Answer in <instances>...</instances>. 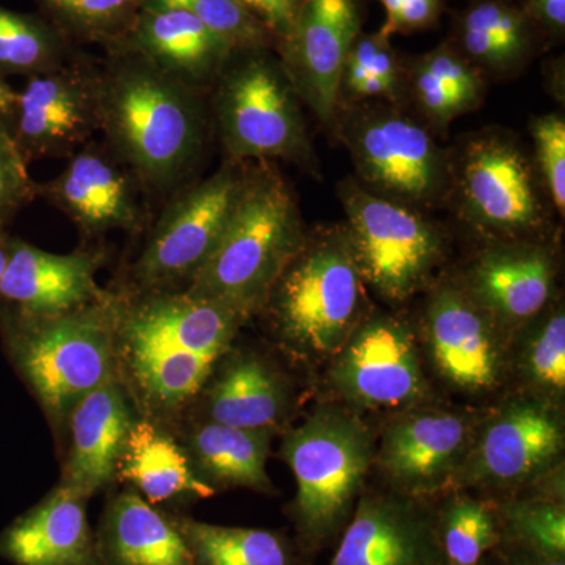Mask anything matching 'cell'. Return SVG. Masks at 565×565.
I'll use <instances>...</instances> for the list:
<instances>
[{
  "label": "cell",
  "mask_w": 565,
  "mask_h": 565,
  "mask_svg": "<svg viewBox=\"0 0 565 565\" xmlns=\"http://www.w3.org/2000/svg\"><path fill=\"white\" fill-rule=\"evenodd\" d=\"M207 96L132 54H107L99 85V131L145 192H177L202 159Z\"/></svg>",
  "instance_id": "cell-2"
},
{
  "label": "cell",
  "mask_w": 565,
  "mask_h": 565,
  "mask_svg": "<svg viewBox=\"0 0 565 565\" xmlns=\"http://www.w3.org/2000/svg\"><path fill=\"white\" fill-rule=\"evenodd\" d=\"M136 416L114 374L87 394L66 424L58 484L87 500L114 489L118 457Z\"/></svg>",
  "instance_id": "cell-23"
},
{
  "label": "cell",
  "mask_w": 565,
  "mask_h": 565,
  "mask_svg": "<svg viewBox=\"0 0 565 565\" xmlns=\"http://www.w3.org/2000/svg\"><path fill=\"white\" fill-rule=\"evenodd\" d=\"M237 2L262 22L277 44L285 39L286 33L291 31L303 0H237Z\"/></svg>",
  "instance_id": "cell-42"
},
{
  "label": "cell",
  "mask_w": 565,
  "mask_h": 565,
  "mask_svg": "<svg viewBox=\"0 0 565 565\" xmlns=\"http://www.w3.org/2000/svg\"><path fill=\"white\" fill-rule=\"evenodd\" d=\"M526 377L537 388L550 394L564 393L565 388V315L556 308L531 333L523 355Z\"/></svg>",
  "instance_id": "cell-38"
},
{
  "label": "cell",
  "mask_w": 565,
  "mask_h": 565,
  "mask_svg": "<svg viewBox=\"0 0 565 565\" xmlns=\"http://www.w3.org/2000/svg\"><path fill=\"white\" fill-rule=\"evenodd\" d=\"M534 21L546 43H559L565 36V0H516Z\"/></svg>",
  "instance_id": "cell-43"
},
{
  "label": "cell",
  "mask_w": 565,
  "mask_h": 565,
  "mask_svg": "<svg viewBox=\"0 0 565 565\" xmlns=\"http://www.w3.org/2000/svg\"><path fill=\"white\" fill-rule=\"evenodd\" d=\"M0 341L62 441L74 407L114 374L111 291L103 302L66 315L0 316Z\"/></svg>",
  "instance_id": "cell-5"
},
{
  "label": "cell",
  "mask_w": 565,
  "mask_h": 565,
  "mask_svg": "<svg viewBox=\"0 0 565 565\" xmlns=\"http://www.w3.org/2000/svg\"><path fill=\"white\" fill-rule=\"evenodd\" d=\"M333 126L367 192L424 212L451 191L452 159L433 129L399 104L343 107Z\"/></svg>",
  "instance_id": "cell-8"
},
{
  "label": "cell",
  "mask_w": 565,
  "mask_h": 565,
  "mask_svg": "<svg viewBox=\"0 0 565 565\" xmlns=\"http://www.w3.org/2000/svg\"><path fill=\"white\" fill-rule=\"evenodd\" d=\"M109 289L114 375L137 415L173 429L245 321L184 289Z\"/></svg>",
  "instance_id": "cell-1"
},
{
  "label": "cell",
  "mask_w": 565,
  "mask_h": 565,
  "mask_svg": "<svg viewBox=\"0 0 565 565\" xmlns=\"http://www.w3.org/2000/svg\"><path fill=\"white\" fill-rule=\"evenodd\" d=\"M95 534L102 565H195L174 515L129 487L110 492Z\"/></svg>",
  "instance_id": "cell-27"
},
{
  "label": "cell",
  "mask_w": 565,
  "mask_h": 565,
  "mask_svg": "<svg viewBox=\"0 0 565 565\" xmlns=\"http://www.w3.org/2000/svg\"><path fill=\"white\" fill-rule=\"evenodd\" d=\"M334 392L364 411L412 408L426 394L411 329L392 316H366L333 356Z\"/></svg>",
  "instance_id": "cell-13"
},
{
  "label": "cell",
  "mask_w": 565,
  "mask_h": 565,
  "mask_svg": "<svg viewBox=\"0 0 565 565\" xmlns=\"http://www.w3.org/2000/svg\"><path fill=\"white\" fill-rule=\"evenodd\" d=\"M498 516L501 544L552 559H564L565 511L559 501L552 498L512 500L501 508Z\"/></svg>",
  "instance_id": "cell-36"
},
{
  "label": "cell",
  "mask_w": 565,
  "mask_h": 565,
  "mask_svg": "<svg viewBox=\"0 0 565 565\" xmlns=\"http://www.w3.org/2000/svg\"><path fill=\"white\" fill-rule=\"evenodd\" d=\"M115 484L136 490L145 501L170 514H182V508L215 494L196 478L172 430L139 415L118 457Z\"/></svg>",
  "instance_id": "cell-26"
},
{
  "label": "cell",
  "mask_w": 565,
  "mask_h": 565,
  "mask_svg": "<svg viewBox=\"0 0 565 565\" xmlns=\"http://www.w3.org/2000/svg\"><path fill=\"white\" fill-rule=\"evenodd\" d=\"M148 3L189 11L233 52L275 50L273 35L237 0H150Z\"/></svg>",
  "instance_id": "cell-37"
},
{
  "label": "cell",
  "mask_w": 565,
  "mask_h": 565,
  "mask_svg": "<svg viewBox=\"0 0 565 565\" xmlns=\"http://www.w3.org/2000/svg\"><path fill=\"white\" fill-rule=\"evenodd\" d=\"M362 25V0H303L291 31L275 44L300 102L326 126L337 118L345 58Z\"/></svg>",
  "instance_id": "cell-14"
},
{
  "label": "cell",
  "mask_w": 565,
  "mask_h": 565,
  "mask_svg": "<svg viewBox=\"0 0 565 565\" xmlns=\"http://www.w3.org/2000/svg\"><path fill=\"white\" fill-rule=\"evenodd\" d=\"M79 52L43 14L0 7V77L41 76L66 65Z\"/></svg>",
  "instance_id": "cell-32"
},
{
  "label": "cell",
  "mask_w": 565,
  "mask_h": 565,
  "mask_svg": "<svg viewBox=\"0 0 565 565\" xmlns=\"http://www.w3.org/2000/svg\"><path fill=\"white\" fill-rule=\"evenodd\" d=\"M486 79L449 40L411 61L405 58V93L433 131H445L456 118L478 109Z\"/></svg>",
  "instance_id": "cell-30"
},
{
  "label": "cell",
  "mask_w": 565,
  "mask_h": 565,
  "mask_svg": "<svg viewBox=\"0 0 565 565\" xmlns=\"http://www.w3.org/2000/svg\"><path fill=\"white\" fill-rule=\"evenodd\" d=\"M385 10V22L379 29L381 35H393L429 31L438 24L445 13V0H377Z\"/></svg>",
  "instance_id": "cell-41"
},
{
  "label": "cell",
  "mask_w": 565,
  "mask_h": 565,
  "mask_svg": "<svg viewBox=\"0 0 565 565\" xmlns=\"http://www.w3.org/2000/svg\"><path fill=\"white\" fill-rule=\"evenodd\" d=\"M173 515L195 565H310L297 542L278 531L214 525L185 514Z\"/></svg>",
  "instance_id": "cell-31"
},
{
  "label": "cell",
  "mask_w": 565,
  "mask_h": 565,
  "mask_svg": "<svg viewBox=\"0 0 565 565\" xmlns=\"http://www.w3.org/2000/svg\"><path fill=\"white\" fill-rule=\"evenodd\" d=\"M448 40L486 77L522 73L548 44L516 0H470Z\"/></svg>",
  "instance_id": "cell-28"
},
{
  "label": "cell",
  "mask_w": 565,
  "mask_h": 565,
  "mask_svg": "<svg viewBox=\"0 0 565 565\" xmlns=\"http://www.w3.org/2000/svg\"><path fill=\"white\" fill-rule=\"evenodd\" d=\"M307 237L291 185L273 162H248L243 193L210 259L188 291L247 322Z\"/></svg>",
  "instance_id": "cell-3"
},
{
  "label": "cell",
  "mask_w": 565,
  "mask_h": 565,
  "mask_svg": "<svg viewBox=\"0 0 565 565\" xmlns=\"http://www.w3.org/2000/svg\"><path fill=\"white\" fill-rule=\"evenodd\" d=\"M104 50L137 55L204 96L233 54L189 11L156 3H147L128 31Z\"/></svg>",
  "instance_id": "cell-22"
},
{
  "label": "cell",
  "mask_w": 565,
  "mask_h": 565,
  "mask_svg": "<svg viewBox=\"0 0 565 565\" xmlns=\"http://www.w3.org/2000/svg\"><path fill=\"white\" fill-rule=\"evenodd\" d=\"M35 199H39V182L29 173V163L14 140L9 117L0 114V217L10 218Z\"/></svg>",
  "instance_id": "cell-40"
},
{
  "label": "cell",
  "mask_w": 565,
  "mask_h": 565,
  "mask_svg": "<svg viewBox=\"0 0 565 565\" xmlns=\"http://www.w3.org/2000/svg\"><path fill=\"white\" fill-rule=\"evenodd\" d=\"M140 181L99 141H87L39 196L57 207L88 243L111 232L139 233L147 223Z\"/></svg>",
  "instance_id": "cell-15"
},
{
  "label": "cell",
  "mask_w": 565,
  "mask_h": 565,
  "mask_svg": "<svg viewBox=\"0 0 565 565\" xmlns=\"http://www.w3.org/2000/svg\"><path fill=\"white\" fill-rule=\"evenodd\" d=\"M88 501L55 486L0 531V559L13 565H102Z\"/></svg>",
  "instance_id": "cell-25"
},
{
  "label": "cell",
  "mask_w": 565,
  "mask_h": 565,
  "mask_svg": "<svg viewBox=\"0 0 565 565\" xmlns=\"http://www.w3.org/2000/svg\"><path fill=\"white\" fill-rule=\"evenodd\" d=\"M41 14L76 46L120 39L150 0H36Z\"/></svg>",
  "instance_id": "cell-34"
},
{
  "label": "cell",
  "mask_w": 565,
  "mask_h": 565,
  "mask_svg": "<svg viewBox=\"0 0 565 565\" xmlns=\"http://www.w3.org/2000/svg\"><path fill=\"white\" fill-rule=\"evenodd\" d=\"M345 233L366 286L390 302H404L430 281L444 237L424 212L367 192L355 180L338 188Z\"/></svg>",
  "instance_id": "cell-10"
},
{
  "label": "cell",
  "mask_w": 565,
  "mask_h": 565,
  "mask_svg": "<svg viewBox=\"0 0 565 565\" xmlns=\"http://www.w3.org/2000/svg\"><path fill=\"white\" fill-rule=\"evenodd\" d=\"M462 285L500 327L522 326L552 299L555 262L533 241H498L479 255Z\"/></svg>",
  "instance_id": "cell-24"
},
{
  "label": "cell",
  "mask_w": 565,
  "mask_h": 565,
  "mask_svg": "<svg viewBox=\"0 0 565 565\" xmlns=\"http://www.w3.org/2000/svg\"><path fill=\"white\" fill-rule=\"evenodd\" d=\"M281 457L296 478L288 515L305 556H313L343 534L363 494L374 444L359 416L322 407L282 437Z\"/></svg>",
  "instance_id": "cell-6"
},
{
  "label": "cell",
  "mask_w": 565,
  "mask_h": 565,
  "mask_svg": "<svg viewBox=\"0 0 565 565\" xmlns=\"http://www.w3.org/2000/svg\"><path fill=\"white\" fill-rule=\"evenodd\" d=\"M441 565H456V564H451V563H448V561H446V563L441 564Z\"/></svg>",
  "instance_id": "cell-47"
},
{
  "label": "cell",
  "mask_w": 565,
  "mask_h": 565,
  "mask_svg": "<svg viewBox=\"0 0 565 565\" xmlns=\"http://www.w3.org/2000/svg\"><path fill=\"white\" fill-rule=\"evenodd\" d=\"M7 221L9 218L0 217V281L9 266L11 239H13V236L7 232Z\"/></svg>",
  "instance_id": "cell-45"
},
{
  "label": "cell",
  "mask_w": 565,
  "mask_h": 565,
  "mask_svg": "<svg viewBox=\"0 0 565 565\" xmlns=\"http://www.w3.org/2000/svg\"><path fill=\"white\" fill-rule=\"evenodd\" d=\"M563 448L564 427L556 412L542 401L519 397L475 435L456 479H462L463 486L523 484L548 470Z\"/></svg>",
  "instance_id": "cell-17"
},
{
  "label": "cell",
  "mask_w": 565,
  "mask_h": 565,
  "mask_svg": "<svg viewBox=\"0 0 565 565\" xmlns=\"http://www.w3.org/2000/svg\"><path fill=\"white\" fill-rule=\"evenodd\" d=\"M172 434L188 455L196 478L215 490L250 489L273 494L267 473L274 433L225 424L180 422Z\"/></svg>",
  "instance_id": "cell-29"
},
{
  "label": "cell",
  "mask_w": 565,
  "mask_h": 565,
  "mask_svg": "<svg viewBox=\"0 0 565 565\" xmlns=\"http://www.w3.org/2000/svg\"><path fill=\"white\" fill-rule=\"evenodd\" d=\"M106 263L104 245L58 255L13 236L0 281V316L51 318L103 302L109 289L99 286L96 274Z\"/></svg>",
  "instance_id": "cell-16"
},
{
  "label": "cell",
  "mask_w": 565,
  "mask_h": 565,
  "mask_svg": "<svg viewBox=\"0 0 565 565\" xmlns=\"http://www.w3.org/2000/svg\"><path fill=\"white\" fill-rule=\"evenodd\" d=\"M405 95V58L392 39L362 32L353 41L341 76L338 109L363 103L399 104Z\"/></svg>",
  "instance_id": "cell-33"
},
{
  "label": "cell",
  "mask_w": 565,
  "mask_h": 565,
  "mask_svg": "<svg viewBox=\"0 0 565 565\" xmlns=\"http://www.w3.org/2000/svg\"><path fill=\"white\" fill-rule=\"evenodd\" d=\"M459 163L451 161L465 222L498 241H527L545 225V207L533 163L515 140L482 132L465 145Z\"/></svg>",
  "instance_id": "cell-11"
},
{
  "label": "cell",
  "mask_w": 565,
  "mask_h": 565,
  "mask_svg": "<svg viewBox=\"0 0 565 565\" xmlns=\"http://www.w3.org/2000/svg\"><path fill=\"white\" fill-rule=\"evenodd\" d=\"M18 92L13 90L6 79L0 77V114L11 117L14 110V104H17Z\"/></svg>",
  "instance_id": "cell-46"
},
{
  "label": "cell",
  "mask_w": 565,
  "mask_h": 565,
  "mask_svg": "<svg viewBox=\"0 0 565 565\" xmlns=\"http://www.w3.org/2000/svg\"><path fill=\"white\" fill-rule=\"evenodd\" d=\"M248 162L226 161L217 172L173 192L129 266L125 291L188 289L217 247L243 193Z\"/></svg>",
  "instance_id": "cell-9"
},
{
  "label": "cell",
  "mask_w": 565,
  "mask_h": 565,
  "mask_svg": "<svg viewBox=\"0 0 565 565\" xmlns=\"http://www.w3.org/2000/svg\"><path fill=\"white\" fill-rule=\"evenodd\" d=\"M207 98L228 161L282 159L315 169L302 102L270 47L233 52Z\"/></svg>",
  "instance_id": "cell-7"
},
{
  "label": "cell",
  "mask_w": 565,
  "mask_h": 565,
  "mask_svg": "<svg viewBox=\"0 0 565 565\" xmlns=\"http://www.w3.org/2000/svg\"><path fill=\"white\" fill-rule=\"evenodd\" d=\"M475 435L471 419L457 412H408L390 424L374 460L396 492L422 500L455 482Z\"/></svg>",
  "instance_id": "cell-18"
},
{
  "label": "cell",
  "mask_w": 565,
  "mask_h": 565,
  "mask_svg": "<svg viewBox=\"0 0 565 565\" xmlns=\"http://www.w3.org/2000/svg\"><path fill=\"white\" fill-rule=\"evenodd\" d=\"M437 531L446 561L456 565H479L501 544L500 516L468 494H456L437 512Z\"/></svg>",
  "instance_id": "cell-35"
},
{
  "label": "cell",
  "mask_w": 565,
  "mask_h": 565,
  "mask_svg": "<svg viewBox=\"0 0 565 565\" xmlns=\"http://www.w3.org/2000/svg\"><path fill=\"white\" fill-rule=\"evenodd\" d=\"M424 327L435 367L446 382L468 393L490 392L500 384V323L463 285L444 282L435 288Z\"/></svg>",
  "instance_id": "cell-19"
},
{
  "label": "cell",
  "mask_w": 565,
  "mask_h": 565,
  "mask_svg": "<svg viewBox=\"0 0 565 565\" xmlns=\"http://www.w3.org/2000/svg\"><path fill=\"white\" fill-rule=\"evenodd\" d=\"M102 63L77 54L18 92L11 132L25 162L68 159L99 131Z\"/></svg>",
  "instance_id": "cell-12"
},
{
  "label": "cell",
  "mask_w": 565,
  "mask_h": 565,
  "mask_svg": "<svg viewBox=\"0 0 565 565\" xmlns=\"http://www.w3.org/2000/svg\"><path fill=\"white\" fill-rule=\"evenodd\" d=\"M437 514L419 498L363 493L329 565H441Z\"/></svg>",
  "instance_id": "cell-20"
},
{
  "label": "cell",
  "mask_w": 565,
  "mask_h": 565,
  "mask_svg": "<svg viewBox=\"0 0 565 565\" xmlns=\"http://www.w3.org/2000/svg\"><path fill=\"white\" fill-rule=\"evenodd\" d=\"M542 188L557 214H565V120L561 114L541 115L530 125Z\"/></svg>",
  "instance_id": "cell-39"
},
{
  "label": "cell",
  "mask_w": 565,
  "mask_h": 565,
  "mask_svg": "<svg viewBox=\"0 0 565 565\" xmlns=\"http://www.w3.org/2000/svg\"><path fill=\"white\" fill-rule=\"evenodd\" d=\"M511 555L505 553L503 561L497 565H565L564 559H552V557L539 556L535 553L511 546Z\"/></svg>",
  "instance_id": "cell-44"
},
{
  "label": "cell",
  "mask_w": 565,
  "mask_h": 565,
  "mask_svg": "<svg viewBox=\"0 0 565 565\" xmlns=\"http://www.w3.org/2000/svg\"><path fill=\"white\" fill-rule=\"evenodd\" d=\"M366 282L343 226L305 237L258 315L300 359L334 356L366 318Z\"/></svg>",
  "instance_id": "cell-4"
},
{
  "label": "cell",
  "mask_w": 565,
  "mask_h": 565,
  "mask_svg": "<svg viewBox=\"0 0 565 565\" xmlns=\"http://www.w3.org/2000/svg\"><path fill=\"white\" fill-rule=\"evenodd\" d=\"M285 375L255 349L234 344L215 363L181 422H206L277 434L291 415Z\"/></svg>",
  "instance_id": "cell-21"
}]
</instances>
